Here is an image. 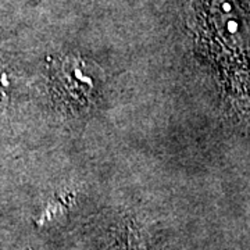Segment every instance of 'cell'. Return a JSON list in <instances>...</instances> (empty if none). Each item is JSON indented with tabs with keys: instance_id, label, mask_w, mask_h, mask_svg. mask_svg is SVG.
Returning <instances> with one entry per match:
<instances>
[{
	"instance_id": "1",
	"label": "cell",
	"mask_w": 250,
	"mask_h": 250,
	"mask_svg": "<svg viewBox=\"0 0 250 250\" xmlns=\"http://www.w3.org/2000/svg\"><path fill=\"white\" fill-rule=\"evenodd\" d=\"M82 70V64L75 60H65L62 64L60 72L56 74V86L62 92V98L71 102L75 107H82L83 104H89L90 96L93 93L92 78L86 77Z\"/></svg>"
}]
</instances>
